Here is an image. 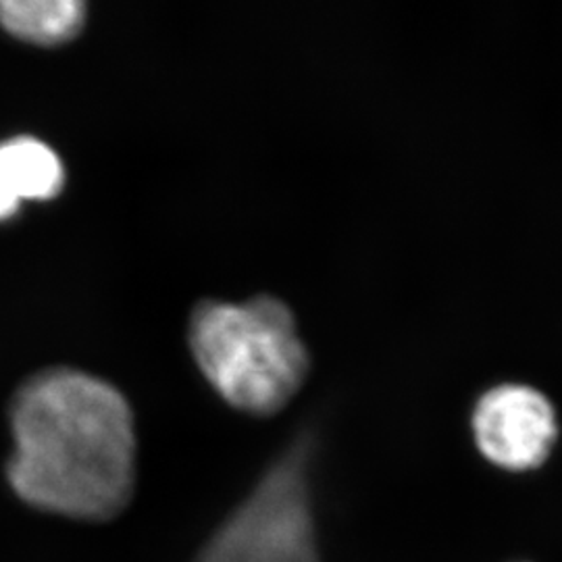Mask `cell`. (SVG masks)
<instances>
[{"label":"cell","instance_id":"5","mask_svg":"<svg viewBox=\"0 0 562 562\" xmlns=\"http://www.w3.org/2000/svg\"><path fill=\"white\" fill-rule=\"evenodd\" d=\"M57 153L36 138L0 144V220L18 213L23 201H50L63 188Z\"/></svg>","mask_w":562,"mask_h":562},{"label":"cell","instance_id":"1","mask_svg":"<svg viewBox=\"0 0 562 562\" xmlns=\"http://www.w3.org/2000/svg\"><path fill=\"white\" fill-rule=\"evenodd\" d=\"M9 490L36 513L104 522L136 490V427L120 390L74 369L23 383L11 402Z\"/></svg>","mask_w":562,"mask_h":562},{"label":"cell","instance_id":"3","mask_svg":"<svg viewBox=\"0 0 562 562\" xmlns=\"http://www.w3.org/2000/svg\"><path fill=\"white\" fill-rule=\"evenodd\" d=\"M308 438L283 452L194 562H322Z\"/></svg>","mask_w":562,"mask_h":562},{"label":"cell","instance_id":"6","mask_svg":"<svg viewBox=\"0 0 562 562\" xmlns=\"http://www.w3.org/2000/svg\"><path fill=\"white\" fill-rule=\"evenodd\" d=\"M86 7L80 0H0V25L32 44H60L80 34Z\"/></svg>","mask_w":562,"mask_h":562},{"label":"cell","instance_id":"4","mask_svg":"<svg viewBox=\"0 0 562 562\" xmlns=\"http://www.w3.org/2000/svg\"><path fill=\"white\" fill-rule=\"evenodd\" d=\"M471 434L483 461L522 475L550 461L561 438V422L554 402L540 387L504 382L475 402Z\"/></svg>","mask_w":562,"mask_h":562},{"label":"cell","instance_id":"2","mask_svg":"<svg viewBox=\"0 0 562 562\" xmlns=\"http://www.w3.org/2000/svg\"><path fill=\"white\" fill-rule=\"evenodd\" d=\"M190 346L204 378L232 406L271 415L301 390L308 357L290 308L278 299L202 302Z\"/></svg>","mask_w":562,"mask_h":562}]
</instances>
